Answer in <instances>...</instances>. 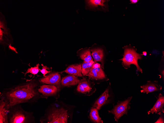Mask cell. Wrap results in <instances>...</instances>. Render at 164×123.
<instances>
[{"mask_svg": "<svg viewBox=\"0 0 164 123\" xmlns=\"http://www.w3.org/2000/svg\"><path fill=\"white\" fill-rule=\"evenodd\" d=\"M35 80L23 84L4 89L0 93V98L4 101L6 107L8 109L17 104L27 103L33 104L41 98L38 91V83Z\"/></svg>", "mask_w": 164, "mask_h": 123, "instance_id": "1", "label": "cell"}, {"mask_svg": "<svg viewBox=\"0 0 164 123\" xmlns=\"http://www.w3.org/2000/svg\"><path fill=\"white\" fill-rule=\"evenodd\" d=\"M74 106L68 107L60 106L57 101L51 104L40 119L41 123H67L72 116Z\"/></svg>", "mask_w": 164, "mask_h": 123, "instance_id": "2", "label": "cell"}, {"mask_svg": "<svg viewBox=\"0 0 164 123\" xmlns=\"http://www.w3.org/2000/svg\"><path fill=\"white\" fill-rule=\"evenodd\" d=\"M8 123H35L33 113L24 110L21 104L14 105L8 109Z\"/></svg>", "mask_w": 164, "mask_h": 123, "instance_id": "3", "label": "cell"}, {"mask_svg": "<svg viewBox=\"0 0 164 123\" xmlns=\"http://www.w3.org/2000/svg\"><path fill=\"white\" fill-rule=\"evenodd\" d=\"M123 48V57L119 60L122 61V64L123 67L127 69L130 67L131 65H134L136 67L137 71L142 73V69L139 66L138 61V59L141 60L142 59V54L137 53L136 49L131 46H124Z\"/></svg>", "mask_w": 164, "mask_h": 123, "instance_id": "4", "label": "cell"}, {"mask_svg": "<svg viewBox=\"0 0 164 123\" xmlns=\"http://www.w3.org/2000/svg\"><path fill=\"white\" fill-rule=\"evenodd\" d=\"M132 98V96H131L123 101H118L112 109L108 110V113L113 115L116 122H118L120 118L123 115H127L130 108V102Z\"/></svg>", "mask_w": 164, "mask_h": 123, "instance_id": "5", "label": "cell"}, {"mask_svg": "<svg viewBox=\"0 0 164 123\" xmlns=\"http://www.w3.org/2000/svg\"><path fill=\"white\" fill-rule=\"evenodd\" d=\"M96 89L89 81L86 78L80 80L76 88L77 91L82 95L90 96L94 93Z\"/></svg>", "mask_w": 164, "mask_h": 123, "instance_id": "6", "label": "cell"}, {"mask_svg": "<svg viewBox=\"0 0 164 123\" xmlns=\"http://www.w3.org/2000/svg\"><path fill=\"white\" fill-rule=\"evenodd\" d=\"M113 97V93L108 87L95 101L92 107L99 110L103 106L110 103Z\"/></svg>", "mask_w": 164, "mask_h": 123, "instance_id": "7", "label": "cell"}, {"mask_svg": "<svg viewBox=\"0 0 164 123\" xmlns=\"http://www.w3.org/2000/svg\"><path fill=\"white\" fill-rule=\"evenodd\" d=\"M60 91L59 88L54 85L43 84L40 86L38 91L41 94L42 98L47 99L49 96L56 98Z\"/></svg>", "mask_w": 164, "mask_h": 123, "instance_id": "8", "label": "cell"}, {"mask_svg": "<svg viewBox=\"0 0 164 123\" xmlns=\"http://www.w3.org/2000/svg\"><path fill=\"white\" fill-rule=\"evenodd\" d=\"M61 80L60 75L58 73L53 72L40 79L39 82L43 84L55 85L59 88Z\"/></svg>", "mask_w": 164, "mask_h": 123, "instance_id": "9", "label": "cell"}, {"mask_svg": "<svg viewBox=\"0 0 164 123\" xmlns=\"http://www.w3.org/2000/svg\"><path fill=\"white\" fill-rule=\"evenodd\" d=\"M140 88L142 89L140 92L146 94L154 92L159 91L162 89V86L156 81H148L146 84L141 86Z\"/></svg>", "mask_w": 164, "mask_h": 123, "instance_id": "10", "label": "cell"}, {"mask_svg": "<svg viewBox=\"0 0 164 123\" xmlns=\"http://www.w3.org/2000/svg\"><path fill=\"white\" fill-rule=\"evenodd\" d=\"M164 96L160 93L156 102L152 107L147 112L148 114L156 113L160 115L161 113H164Z\"/></svg>", "mask_w": 164, "mask_h": 123, "instance_id": "11", "label": "cell"}, {"mask_svg": "<svg viewBox=\"0 0 164 123\" xmlns=\"http://www.w3.org/2000/svg\"><path fill=\"white\" fill-rule=\"evenodd\" d=\"M102 68L101 67L92 68L86 76L92 80L98 81L105 80L106 77Z\"/></svg>", "mask_w": 164, "mask_h": 123, "instance_id": "12", "label": "cell"}, {"mask_svg": "<svg viewBox=\"0 0 164 123\" xmlns=\"http://www.w3.org/2000/svg\"><path fill=\"white\" fill-rule=\"evenodd\" d=\"M80 80L77 77L69 74L62 78L61 80V84L64 87L69 86L77 85Z\"/></svg>", "mask_w": 164, "mask_h": 123, "instance_id": "13", "label": "cell"}, {"mask_svg": "<svg viewBox=\"0 0 164 123\" xmlns=\"http://www.w3.org/2000/svg\"><path fill=\"white\" fill-rule=\"evenodd\" d=\"M92 53V55L94 62L99 61L101 63V67L104 69V54L103 50L99 48H95L90 49Z\"/></svg>", "mask_w": 164, "mask_h": 123, "instance_id": "14", "label": "cell"}, {"mask_svg": "<svg viewBox=\"0 0 164 123\" xmlns=\"http://www.w3.org/2000/svg\"><path fill=\"white\" fill-rule=\"evenodd\" d=\"M66 73L77 77L82 76V66L81 64L72 65L68 66L64 71Z\"/></svg>", "mask_w": 164, "mask_h": 123, "instance_id": "15", "label": "cell"}, {"mask_svg": "<svg viewBox=\"0 0 164 123\" xmlns=\"http://www.w3.org/2000/svg\"><path fill=\"white\" fill-rule=\"evenodd\" d=\"M8 109L6 107L4 101L0 98V123H8Z\"/></svg>", "mask_w": 164, "mask_h": 123, "instance_id": "16", "label": "cell"}, {"mask_svg": "<svg viewBox=\"0 0 164 123\" xmlns=\"http://www.w3.org/2000/svg\"><path fill=\"white\" fill-rule=\"evenodd\" d=\"M98 110L95 107H92L91 108L89 114L90 119L94 123H103V121L99 116Z\"/></svg>", "mask_w": 164, "mask_h": 123, "instance_id": "17", "label": "cell"}, {"mask_svg": "<svg viewBox=\"0 0 164 123\" xmlns=\"http://www.w3.org/2000/svg\"><path fill=\"white\" fill-rule=\"evenodd\" d=\"M86 1L87 5L90 7L94 8L100 7L104 9L107 7L105 0H86Z\"/></svg>", "mask_w": 164, "mask_h": 123, "instance_id": "18", "label": "cell"}, {"mask_svg": "<svg viewBox=\"0 0 164 123\" xmlns=\"http://www.w3.org/2000/svg\"><path fill=\"white\" fill-rule=\"evenodd\" d=\"M79 55L80 58L84 62L90 61L93 60L90 50L88 49H82L80 50Z\"/></svg>", "mask_w": 164, "mask_h": 123, "instance_id": "19", "label": "cell"}, {"mask_svg": "<svg viewBox=\"0 0 164 123\" xmlns=\"http://www.w3.org/2000/svg\"><path fill=\"white\" fill-rule=\"evenodd\" d=\"M95 62L93 60L87 62H83L82 65V75H86L90 72L92 68L93 65Z\"/></svg>", "mask_w": 164, "mask_h": 123, "instance_id": "20", "label": "cell"}, {"mask_svg": "<svg viewBox=\"0 0 164 123\" xmlns=\"http://www.w3.org/2000/svg\"><path fill=\"white\" fill-rule=\"evenodd\" d=\"M39 64H38L36 66L28 68L26 72L25 73V76L26 74L29 73H31L34 75L37 74L41 70L39 68Z\"/></svg>", "mask_w": 164, "mask_h": 123, "instance_id": "21", "label": "cell"}, {"mask_svg": "<svg viewBox=\"0 0 164 123\" xmlns=\"http://www.w3.org/2000/svg\"><path fill=\"white\" fill-rule=\"evenodd\" d=\"M41 65L42 66V69H41L40 71L44 77H45L46 74L50 73L51 71L47 70H49V68L47 66H44L43 64H41Z\"/></svg>", "mask_w": 164, "mask_h": 123, "instance_id": "22", "label": "cell"}, {"mask_svg": "<svg viewBox=\"0 0 164 123\" xmlns=\"http://www.w3.org/2000/svg\"><path fill=\"white\" fill-rule=\"evenodd\" d=\"M164 56H163V58H162V59L161 60V61L160 62V67L159 68V72L161 74V77L163 79V81H164V69H163L162 68L163 67V64L164 63Z\"/></svg>", "mask_w": 164, "mask_h": 123, "instance_id": "23", "label": "cell"}, {"mask_svg": "<svg viewBox=\"0 0 164 123\" xmlns=\"http://www.w3.org/2000/svg\"><path fill=\"white\" fill-rule=\"evenodd\" d=\"M160 117L156 121L155 123H164V119L163 114L161 113L160 115Z\"/></svg>", "mask_w": 164, "mask_h": 123, "instance_id": "24", "label": "cell"}, {"mask_svg": "<svg viewBox=\"0 0 164 123\" xmlns=\"http://www.w3.org/2000/svg\"><path fill=\"white\" fill-rule=\"evenodd\" d=\"M100 67H101V64L95 62L93 65L92 68H96Z\"/></svg>", "mask_w": 164, "mask_h": 123, "instance_id": "25", "label": "cell"}, {"mask_svg": "<svg viewBox=\"0 0 164 123\" xmlns=\"http://www.w3.org/2000/svg\"><path fill=\"white\" fill-rule=\"evenodd\" d=\"M3 31L0 28V40H2V37L3 35Z\"/></svg>", "mask_w": 164, "mask_h": 123, "instance_id": "26", "label": "cell"}, {"mask_svg": "<svg viewBox=\"0 0 164 123\" xmlns=\"http://www.w3.org/2000/svg\"><path fill=\"white\" fill-rule=\"evenodd\" d=\"M9 48L11 50H13L16 53H17V52L16 50V49L14 47H12V46H11L10 45H9Z\"/></svg>", "mask_w": 164, "mask_h": 123, "instance_id": "27", "label": "cell"}, {"mask_svg": "<svg viewBox=\"0 0 164 123\" xmlns=\"http://www.w3.org/2000/svg\"><path fill=\"white\" fill-rule=\"evenodd\" d=\"M138 0H131L130 1L131 3L132 4L136 3H137L138 1Z\"/></svg>", "mask_w": 164, "mask_h": 123, "instance_id": "28", "label": "cell"}, {"mask_svg": "<svg viewBox=\"0 0 164 123\" xmlns=\"http://www.w3.org/2000/svg\"><path fill=\"white\" fill-rule=\"evenodd\" d=\"M143 54H142L143 55H144V56H146L147 55V52L146 51H144L143 52Z\"/></svg>", "mask_w": 164, "mask_h": 123, "instance_id": "29", "label": "cell"}]
</instances>
